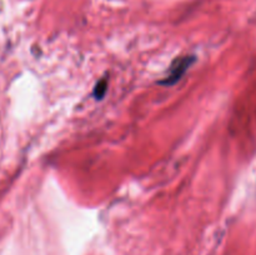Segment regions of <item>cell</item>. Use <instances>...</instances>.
Returning a JSON list of instances; mask_svg holds the SVG:
<instances>
[{
    "instance_id": "6da1fadb",
    "label": "cell",
    "mask_w": 256,
    "mask_h": 255,
    "mask_svg": "<svg viewBox=\"0 0 256 255\" xmlns=\"http://www.w3.org/2000/svg\"><path fill=\"white\" fill-rule=\"evenodd\" d=\"M192 62H194V56H184L175 60L172 66H170L169 74L165 76V80L162 82V84L172 85L176 82L184 75V72H186L188 68L192 65Z\"/></svg>"
}]
</instances>
